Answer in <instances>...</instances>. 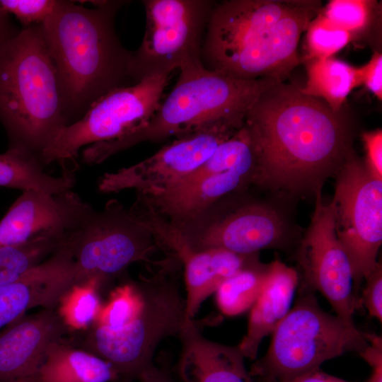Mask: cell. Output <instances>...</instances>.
Here are the masks:
<instances>
[{
	"label": "cell",
	"instance_id": "15",
	"mask_svg": "<svg viewBox=\"0 0 382 382\" xmlns=\"http://www.w3.org/2000/svg\"><path fill=\"white\" fill-rule=\"evenodd\" d=\"M94 208L71 190L23 191L0 220V248L47 236L66 241Z\"/></svg>",
	"mask_w": 382,
	"mask_h": 382
},
{
	"label": "cell",
	"instance_id": "22",
	"mask_svg": "<svg viewBox=\"0 0 382 382\" xmlns=\"http://www.w3.org/2000/svg\"><path fill=\"white\" fill-rule=\"evenodd\" d=\"M39 156L18 148H8L0 154V186L23 191L37 190L57 193L72 189L74 173L62 172L60 175L47 173Z\"/></svg>",
	"mask_w": 382,
	"mask_h": 382
},
{
	"label": "cell",
	"instance_id": "11",
	"mask_svg": "<svg viewBox=\"0 0 382 382\" xmlns=\"http://www.w3.org/2000/svg\"><path fill=\"white\" fill-rule=\"evenodd\" d=\"M334 207L337 238L350 262L354 296L378 261L382 243V180L352 151L335 173Z\"/></svg>",
	"mask_w": 382,
	"mask_h": 382
},
{
	"label": "cell",
	"instance_id": "34",
	"mask_svg": "<svg viewBox=\"0 0 382 382\" xmlns=\"http://www.w3.org/2000/svg\"><path fill=\"white\" fill-rule=\"evenodd\" d=\"M116 382H175L166 370L154 364L138 375L130 378H120Z\"/></svg>",
	"mask_w": 382,
	"mask_h": 382
},
{
	"label": "cell",
	"instance_id": "36",
	"mask_svg": "<svg viewBox=\"0 0 382 382\" xmlns=\"http://www.w3.org/2000/svg\"><path fill=\"white\" fill-rule=\"evenodd\" d=\"M17 30L11 21L10 15L3 11L0 8V41Z\"/></svg>",
	"mask_w": 382,
	"mask_h": 382
},
{
	"label": "cell",
	"instance_id": "4",
	"mask_svg": "<svg viewBox=\"0 0 382 382\" xmlns=\"http://www.w3.org/2000/svg\"><path fill=\"white\" fill-rule=\"evenodd\" d=\"M0 122L8 148L39 156L67 126L54 63L41 25L0 41Z\"/></svg>",
	"mask_w": 382,
	"mask_h": 382
},
{
	"label": "cell",
	"instance_id": "8",
	"mask_svg": "<svg viewBox=\"0 0 382 382\" xmlns=\"http://www.w3.org/2000/svg\"><path fill=\"white\" fill-rule=\"evenodd\" d=\"M75 262L78 285L98 286L121 274L129 265H158L154 255L162 248L132 207L109 200L93 209L81 227L64 242ZM163 251V250H162Z\"/></svg>",
	"mask_w": 382,
	"mask_h": 382
},
{
	"label": "cell",
	"instance_id": "19",
	"mask_svg": "<svg viewBox=\"0 0 382 382\" xmlns=\"http://www.w3.org/2000/svg\"><path fill=\"white\" fill-rule=\"evenodd\" d=\"M298 284L299 274L293 267L278 259L269 263L263 289L251 308L246 334L238 345L245 358L256 359L263 338L289 311Z\"/></svg>",
	"mask_w": 382,
	"mask_h": 382
},
{
	"label": "cell",
	"instance_id": "27",
	"mask_svg": "<svg viewBox=\"0 0 382 382\" xmlns=\"http://www.w3.org/2000/svg\"><path fill=\"white\" fill-rule=\"evenodd\" d=\"M97 287L94 283L75 286L61 301L59 313L69 328L85 329L96 320L100 311Z\"/></svg>",
	"mask_w": 382,
	"mask_h": 382
},
{
	"label": "cell",
	"instance_id": "32",
	"mask_svg": "<svg viewBox=\"0 0 382 382\" xmlns=\"http://www.w3.org/2000/svg\"><path fill=\"white\" fill-rule=\"evenodd\" d=\"M361 84H364L379 100H382V54L375 52L370 60L359 67Z\"/></svg>",
	"mask_w": 382,
	"mask_h": 382
},
{
	"label": "cell",
	"instance_id": "14",
	"mask_svg": "<svg viewBox=\"0 0 382 382\" xmlns=\"http://www.w3.org/2000/svg\"><path fill=\"white\" fill-rule=\"evenodd\" d=\"M321 191L315 194V209L298 251L303 285L319 291L336 316L355 325L357 302L350 262L336 234L333 204L323 202Z\"/></svg>",
	"mask_w": 382,
	"mask_h": 382
},
{
	"label": "cell",
	"instance_id": "13",
	"mask_svg": "<svg viewBox=\"0 0 382 382\" xmlns=\"http://www.w3.org/2000/svg\"><path fill=\"white\" fill-rule=\"evenodd\" d=\"M243 124L219 121L177 137L136 164L105 173L98 180V188L105 193L133 190L146 197L159 195L199 168Z\"/></svg>",
	"mask_w": 382,
	"mask_h": 382
},
{
	"label": "cell",
	"instance_id": "10",
	"mask_svg": "<svg viewBox=\"0 0 382 382\" xmlns=\"http://www.w3.org/2000/svg\"><path fill=\"white\" fill-rule=\"evenodd\" d=\"M235 194L219 199L187 220L170 221L188 250L223 249L253 255L286 244L287 224L281 213L265 202L236 198Z\"/></svg>",
	"mask_w": 382,
	"mask_h": 382
},
{
	"label": "cell",
	"instance_id": "30",
	"mask_svg": "<svg viewBox=\"0 0 382 382\" xmlns=\"http://www.w3.org/2000/svg\"><path fill=\"white\" fill-rule=\"evenodd\" d=\"M366 286L362 293L363 304L369 316L382 322V265L378 262L374 270L365 279Z\"/></svg>",
	"mask_w": 382,
	"mask_h": 382
},
{
	"label": "cell",
	"instance_id": "20",
	"mask_svg": "<svg viewBox=\"0 0 382 382\" xmlns=\"http://www.w3.org/2000/svg\"><path fill=\"white\" fill-rule=\"evenodd\" d=\"M259 253L241 255L223 249L192 251L180 263L184 269L186 318L195 320L202 303L227 279L241 270Z\"/></svg>",
	"mask_w": 382,
	"mask_h": 382
},
{
	"label": "cell",
	"instance_id": "24",
	"mask_svg": "<svg viewBox=\"0 0 382 382\" xmlns=\"http://www.w3.org/2000/svg\"><path fill=\"white\" fill-rule=\"evenodd\" d=\"M269 264L259 257L225 280L216 291V301L221 312L235 316L252 308L260 295L267 276Z\"/></svg>",
	"mask_w": 382,
	"mask_h": 382
},
{
	"label": "cell",
	"instance_id": "37",
	"mask_svg": "<svg viewBox=\"0 0 382 382\" xmlns=\"http://www.w3.org/2000/svg\"><path fill=\"white\" fill-rule=\"evenodd\" d=\"M259 382H275V381L272 380L259 379Z\"/></svg>",
	"mask_w": 382,
	"mask_h": 382
},
{
	"label": "cell",
	"instance_id": "29",
	"mask_svg": "<svg viewBox=\"0 0 382 382\" xmlns=\"http://www.w3.org/2000/svg\"><path fill=\"white\" fill-rule=\"evenodd\" d=\"M59 0H0L1 9L13 15L22 28L42 24L54 10Z\"/></svg>",
	"mask_w": 382,
	"mask_h": 382
},
{
	"label": "cell",
	"instance_id": "33",
	"mask_svg": "<svg viewBox=\"0 0 382 382\" xmlns=\"http://www.w3.org/2000/svg\"><path fill=\"white\" fill-rule=\"evenodd\" d=\"M367 347L359 355L372 368V374L368 382H382V340L378 335L364 332Z\"/></svg>",
	"mask_w": 382,
	"mask_h": 382
},
{
	"label": "cell",
	"instance_id": "17",
	"mask_svg": "<svg viewBox=\"0 0 382 382\" xmlns=\"http://www.w3.org/2000/svg\"><path fill=\"white\" fill-rule=\"evenodd\" d=\"M54 308L22 316L0 331V382H15L32 374L49 347L69 331Z\"/></svg>",
	"mask_w": 382,
	"mask_h": 382
},
{
	"label": "cell",
	"instance_id": "26",
	"mask_svg": "<svg viewBox=\"0 0 382 382\" xmlns=\"http://www.w3.org/2000/svg\"><path fill=\"white\" fill-rule=\"evenodd\" d=\"M306 30L308 61L333 57L353 37L349 32L332 23L321 11L311 21Z\"/></svg>",
	"mask_w": 382,
	"mask_h": 382
},
{
	"label": "cell",
	"instance_id": "2",
	"mask_svg": "<svg viewBox=\"0 0 382 382\" xmlns=\"http://www.w3.org/2000/svg\"><path fill=\"white\" fill-rule=\"evenodd\" d=\"M320 1L227 0L215 3L201 51L203 65L231 76L284 81L301 59L300 37Z\"/></svg>",
	"mask_w": 382,
	"mask_h": 382
},
{
	"label": "cell",
	"instance_id": "18",
	"mask_svg": "<svg viewBox=\"0 0 382 382\" xmlns=\"http://www.w3.org/2000/svg\"><path fill=\"white\" fill-rule=\"evenodd\" d=\"M201 323H187L178 336L180 352L178 373L183 382H253L238 346L203 336Z\"/></svg>",
	"mask_w": 382,
	"mask_h": 382
},
{
	"label": "cell",
	"instance_id": "6",
	"mask_svg": "<svg viewBox=\"0 0 382 382\" xmlns=\"http://www.w3.org/2000/svg\"><path fill=\"white\" fill-rule=\"evenodd\" d=\"M179 265L178 260L166 256L151 275L134 282L133 306L120 328L109 331L94 322L72 343L108 361L120 378L136 376L152 365L158 345L178 337L189 323L175 277Z\"/></svg>",
	"mask_w": 382,
	"mask_h": 382
},
{
	"label": "cell",
	"instance_id": "3",
	"mask_svg": "<svg viewBox=\"0 0 382 382\" xmlns=\"http://www.w3.org/2000/svg\"><path fill=\"white\" fill-rule=\"evenodd\" d=\"M93 8L59 0L41 24L54 63L67 126L79 120L101 97L135 84L133 52L120 42L115 28L126 1H92Z\"/></svg>",
	"mask_w": 382,
	"mask_h": 382
},
{
	"label": "cell",
	"instance_id": "5",
	"mask_svg": "<svg viewBox=\"0 0 382 382\" xmlns=\"http://www.w3.org/2000/svg\"><path fill=\"white\" fill-rule=\"evenodd\" d=\"M179 69L175 86L147 123L120 139L86 147L83 156L88 163H100L138 144L180 137L216 122H244L258 97L280 82L237 79L209 70L202 61L187 63Z\"/></svg>",
	"mask_w": 382,
	"mask_h": 382
},
{
	"label": "cell",
	"instance_id": "7",
	"mask_svg": "<svg viewBox=\"0 0 382 382\" xmlns=\"http://www.w3.org/2000/svg\"><path fill=\"white\" fill-rule=\"evenodd\" d=\"M301 288L294 306L273 331L267 352L252 365V377L291 382L328 360L367 347L355 325L323 311L315 291Z\"/></svg>",
	"mask_w": 382,
	"mask_h": 382
},
{
	"label": "cell",
	"instance_id": "1",
	"mask_svg": "<svg viewBox=\"0 0 382 382\" xmlns=\"http://www.w3.org/2000/svg\"><path fill=\"white\" fill-rule=\"evenodd\" d=\"M244 125L256 156L253 184L274 190L315 195L352 151L340 112L283 81L258 97Z\"/></svg>",
	"mask_w": 382,
	"mask_h": 382
},
{
	"label": "cell",
	"instance_id": "25",
	"mask_svg": "<svg viewBox=\"0 0 382 382\" xmlns=\"http://www.w3.org/2000/svg\"><path fill=\"white\" fill-rule=\"evenodd\" d=\"M64 241L41 236L19 245L0 248V286L15 282L42 262Z\"/></svg>",
	"mask_w": 382,
	"mask_h": 382
},
{
	"label": "cell",
	"instance_id": "23",
	"mask_svg": "<svg viewBox=\"0 0 382 382\" xmlns=\"http://www.w3.org/2000/svg\"><path fill=\"white\" fill-rule=\"evenodd\" d=\"M307 76L300 92L322 100L335 112H340L348 95L361 85L359 67L333 57L309 60Z\"/></svg>",
	"mask_w": 382,
	"mask_h": 382
},
{
	"label": "cell",
	"instance_id": "31",
	"mask_svg": "<svg viewBox=\"0 0 382 382\" xmlns=\"http://www.w3.org/2000/svg\"><path fill=\"white\" fill-rule=\"evenodd\" d=\"M361 138L366 150L364 165L371 175L382 180V131L364 132Z\"/></svg>",
	"mask_w": 382,
	"mask_h": 382
},
{
	"label": "cell",
	"instance_id": "35",
	"mask_svg": "<svg viewBox=\"0 0 382 382\" xmlns=\"http://www.w3.org/2000/svg\"><path fill=\"white\" fill-rule=\"evenodd\" d=\"M291 382H349L342 378L331 376L325 372L316 370L302 376Z\"/></svg>",
	"mask_w": 382,
	"mask_h": 382
},
{
	"label": "cell",
	"instance_id": "16",
	"mask_svg": "<svg viewBox=\"0 0 382 382\" xmlns=\"http://www.w3.org/2000/svg\"><path fill=\"white\" fill-rule=\"evenodd\" d=\"M77 268L61 245L42 262L13 282L0 286V330L35 307L54 308L78 285Z\"/></svg>",
	"mask_w": 382,
	"mask_h": 382
},
{
	"label": "cell",
	"instance_id": "12",
	"mask_svg": "<svg viewBox=\"0 0 382 382\" xmlns=\"http://www.w3.org/2000/svg\"><path fill=\"white\" fill-rule=\"evenodd\" d=\"M146 28L133 52L132 74L137 83L149 75L172 73L184 64L202 61L204 34L215 1L144 0Z\"/></svg>",
	"mask_w": 382,
	"mask_h": 382
},
{
	"label": "cell",
	"instance_id": "28",
	"mask_svg": "<svg viewBox=\"0 0 382 382\" xmlns=\"http://www.w3.org/2000/svg\"><path fill=\"white\" fill-rule=\"evenodd\" d=\"M374 2L367 0H332L321 13L337 27L354 35L369 24Z\"/></svg>",
	"mask_w": 382,
	"mask_h": 382
},
{
	"label": "cell",
	"instance_id": "21",
	"mask_svg": "<svg viewBox=\"0 0 382 382\" xmlns=\"http://www.w3.org/2000/svg\"><path fill=\"white\" fill-rule=\"evenodd\" d=\"M119 378L108 361L63 338L49 347L32 374L15 382H116Z\"/></svg>",
	"mask_w": 382,
	"mask_h": 382
},
{
	"label": "cell",
	"instance_id": "9",
	"mask_svg": "<svg viewBox=\"0 0 382 382\" xmlns=\"http://www.w3.org/2000/svg\"><path fill=\"white\" fill-rule=\"evenodd\" d=\"M170 74H154L101 97L82 118L59 132L42 153V163L57 162L62 172L74 173L82 147L120 139L144 126L158 108Z\"/></svg>",
	"mask_w": 382,
	"mask_h": 382
}]
</instances>
